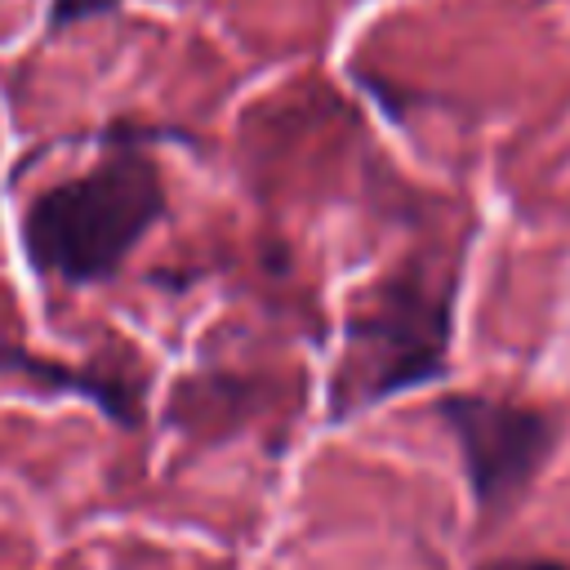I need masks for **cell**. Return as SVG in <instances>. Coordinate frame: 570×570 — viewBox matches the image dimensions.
I'll list each match as a JSON object with an SVG mask.
<instances>
[{
	"mask_svg": "<svg viewBox=\"0 0 570 570\" xmlns=\"http://www.w3.org/2000/svg\"><path fill=\"white\" fill-rule=\"evenodd\" d=\"M165 214V183L142 147L116 142L85 174L45 187L22 209L31 272L62 285L107 281Z\"/></svg>",
	"mask_w": 570,
	"mask_h": 570,
	"instance_id": "1",
	"label": "cell"
},
{
	"mask_svg": "<svg viewBox=\"0 0 570 570\" xmlns=\"http://www.w3.org/2000/svg\"><path fill=\"white\" fill-rule=\"evenodd\" d=\"M450 316L454 272L445 267L410 258L383 281H374L347 316V343L330 387L334 419L370 410L432 379L445 365Z\"/></svg>",
	"mask_w": 570,
	"mask_h": 570,
	"instance_id": "2",
	"label": "cell"
},
{
	"mask_svg": "<svg viewBox=\"0 0 570 570\" xmlns=\"http://www.w3.org/2000/svg\"><path fill=\"white\" fill-rule=\"evenodd\" d=\"M436 414L459 441L476 508L485 517H503L525 494V485L539 476L557 441L552 414L503 401V396L459 392V396H445Z\"/></svg>",
	"mask_w": 570,
	"mask_h": 570,
	"instance_id": "3",
	"label": "cell"
},
{
	"mask_svg": "<svg viewBox=\"0 0 570 570\" xmlns=\"http://www.w3.org/2000/svg\"><path fill=\"white\" fill-rule=\"evenodd\" d=\"M0 374H22L31 387H45V392H76V396H89V401L102 405V414H111L116 423H125V428L138 423L134 387L120 383V379H107V374H94V370H67V365H53V361L31 356V352H22V347H0Z\"/></svg>",
	"mask_w": 570,
	"mask_h": 570,
	"instance_id": "4",
	"label": "cell"
},
{
	"mask_svg": "<svg viewBox=\"0 0 570 570\" xmlns=\"http://www.w3.org/2000/svg\"><path fill=\"white\" fill-rule=\"evenodd\" d=\"M116 9H120V0H53L49 4V31H62V27H76L89 18H107Z\"/></svg>",
	"mask_w": 570,
	"mask_h": 570,
	"instance_id": "5",
	"label": "cell"
},
{
	"mask_svg": "<svg viewBox=\"0 0 570 570\" xmlns=\"http://www.w3.org/2000/svg\"><path fill=\"white\" fill-rule=\"evenodd\" d=\"M481 570H566V566H557L548 557H503V561H490Z\"/></svg>",
	"mask_w": 570,
	"mask_h": 570,
	"instance_id": "6",
	"label": "cell"
}]
</instances>
